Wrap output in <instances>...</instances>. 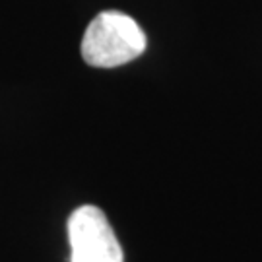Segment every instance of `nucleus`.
I'll return each instance as SVG.
<instances>
[{"label":"nucleus","mask_w":262,"mask_h":262,"mask_svg":"<svg viewBox=\"0 0 262 262\" xmlns=\"http://www.w3.org/2000/svg\"><path fill=\"white\" fill-rule=\"evenodd\" d=\"M146 45V33L130 16L107 10L97 14L85 29L82 56L95 68H115L138 58Z\"/></svg>","instance_id":"1"},{"label":"nucleus","mask_w":262,"mask_h":262,"mask_svg":"<svg viewBox=\"0 0 262 262\" xmlns=\"http://www.w3.org/2000/svg\"><path fill=\"white\" fill-rule=\"evenodd\" d=\"M70 262H122L111 224L97 206H80L68 217Z\"/></svg>","instance_id":"2"}]
</instances>
